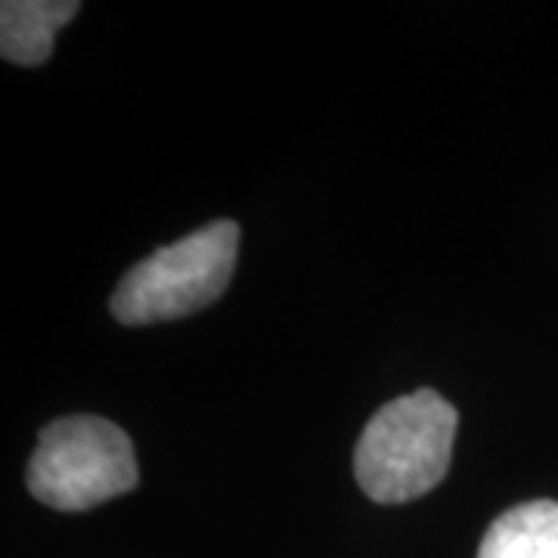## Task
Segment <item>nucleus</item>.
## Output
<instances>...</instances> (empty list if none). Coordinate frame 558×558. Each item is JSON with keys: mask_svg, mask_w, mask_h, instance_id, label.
<instances>
[{"mask_svg": "<svg viewBox=\"0 0 558 558\" xmlns=\"http://www.w3.org/2000/svg\"><path fill=\"white\" fill-rule=\"evenodd\" d=\"M75 0H3L0 7V53L16 65H44L65 22L75 20Z\"/></svg>", "mask_w": 558, "mask_h": 558, "instance_id": "4", "label": "nucleus"}, {"mask_svg": "<svg viewBox=\"0 0 558 558\" xmlns=\"http://www.w3.org/2000/svg\"><path fill=\"white\" fill-rule=\"evenodd\" d=\"M240 252V223L215 220L137 260L109 301L124 326L168 323L215 304L230 286Z\"/></svg>", "mask_w": 558, "mask_h": 558, "instance_id": "2", "label": "nucleus"}, {"mask_svg": "<svg viewBox=\"0 0 558 558\" xmlns=\"http://www.w3.org/2000/svg\"><path fill=\"white\" fill-rule=\"evenodd\" d=\"M140 481L134 444L116 422L102 416H62L50 422L28 462L25 484L32 497L60 509L87 512L134 490Z\"/></svg>", "mask_w": 558, "mask_h": 558, "instance_id": "3", "label": "nucleus"}, {"mask_svg": "<svg viewBox=\"0 0 558 558\" xmlns=\"http://www.w3.org/2000/svg\"><path fill=\"white\" fill-rule=\"evenodd\" d=\"M478 558H558V502L534 499L502 512L481 539Z\"/></svg>", "mask_w": 558, "mask_h": 558, "instance_id": "5", "label": "nucleus"}, {"mask_svg": "<svg viewBox=\"0 0 558 558\" xmlns=\"http://www.w3.org/2000/svg\"><path fill=\"white\" fill-rule=\"evenodd\" d=\"M459 416L450 400L418 388L366 422L354 450V475L373 502L398 506L435 490L453 457Z\"/></svg>", "mask_w": 558, "mask_h": 558, "instance_id": "1", "label": "nucleus"}]
</instances>
